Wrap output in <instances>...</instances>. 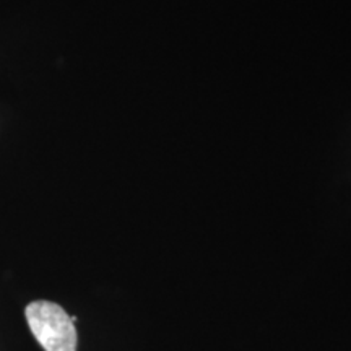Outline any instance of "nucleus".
Returning <instances> with one entry per match:
<instances>
[{
  "instance_id": "nucleus-1",
  "label": "nucleus",
  "mask_w": 351,
  "mask_h": 351,
  "mask_svg": "<svg viewBox=\"0 0 351 351\" xmlns=\"http://www.w3.org/2000/svg\"><path fill=\"white\" fill-rule=\"evenodd\" d=\"M26 320L44 351H77V330L70 315L51 301H34L26 306Z\"/></svg>"
}]
</instances>
